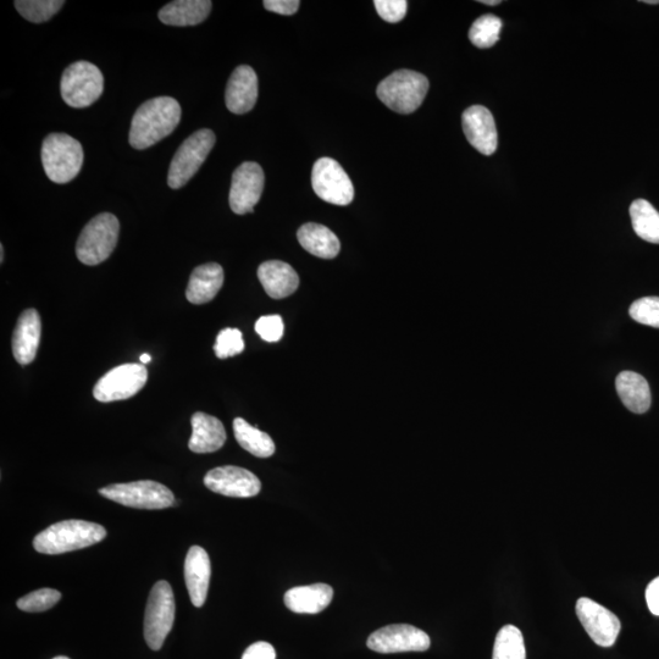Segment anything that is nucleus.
I'll list each match as a JSON object with an SVG mask.
<instances>
[{
    "label": "nucleus",
    "mask_w": 659,
    "mask_h": 659,
    "mask_svg": "<svg viewBox=\"0 0 659 659\" xmlns=\"http://www.w3.org/2000/svg\"><path fill=\"white\" fill-rule=\"evenodd\" d=\"M181 121V105L175 98L157 97L143 103L132 119L130 145L143 151L170 136Z\"/></svg>",
    "instance_id": "nucleus-1"
},
{
    "label": "nucleus",
    "mask_w": 659,
    "mask_h": 659,
    "mask_svg": "<svg viewBox=\"0 0 659 659\" xmlns=\"http://www.w3.org/2000/svg\"><path fill=\"white\" fill-rule=\"evenodd\" d=\"M105 536L107 530L102 525L86 520H64L38 534L33 547L43 555H62L99 544Z\"/></svg>",
    "instance_id": "nucleus-2"
},
{
    "label": "nucleus",
    "mask_w": 659,
    "mask_h": 659,
    "mask_svg": "<svg viewBox=\"0 0 659 659\" xmlns=\"http://www.w3.org/2000/svg\"><path fill=\"white\" fill-rule=\"evenodd\" d=\"M83 159L81 143L66 134L49 135L42 145V164L54 184H68L79 175Z\"/></svg>",
    "instance_id": "nucleus-3"
},
{
    "label": "nucleus",
    "mask_w": 659,
    "mask_h": 659,
    "mask_svg": "<svg viewBox=\"0 0 659 659\" xmlns=\"http://www.w3.org/2000/svg\"><path fill=\"white\" fill-rule=\"evenodd\" d=\"M429 80L411 70H400L380 82L376 94L382 103L398 114H412L423 104Z\"/></svg>",
    "instance_id": "nucleus-4"
},
{
    "label": "nucleus",
    "mask_w": 659,
    "mask_h": 659,
    "mask_svg": "<svg viewBox=\"0 0 659 659\" xmlns=\"http://www.w3.org/2000/svg\"><path fill=\"white\" fill-rule=\"evenodd\" d=\"M120 224L110 213H102L93 218L81 232L76 245V256L85 265L101 264L112 256L118 245Z\"/></svg>",
    "instance_id": "nucleus-5"
},
{
    "label": "nucleus",
    "mask_w": 659,
    "mask_h": 659,
    "mask_svg": "<svg viewBox=\"0 0 659 659\" xmlns=\"http://www.w3.org/2000/svg\"><path fill=\"white\" fill-rule=\"evenodd\" d=\"M99 494L125 507L136 509H165L175 505V497L168 487L152 480L114 484L103 487Z\"/></svg>",
    "instance_id": "nucleus-6"
},
{
    "label": "nucleus",
    "mask_w": 659,
    "mask_h": 659,
    "mask_svg": "<svg viewBox=\"0 0 659 659\" xmlns=\"http://www.w3.org/2000/svg\"><path fill=\"white\" fill-rule=\"evenodd\" d=\"M175 597L168 581H158L149 594L145 616V639L149 649L159 651L173 629Z\"/></svg>",
    "instance_id": "nucleus-7"
},
{
    "label": "nucleus",
    "mask_w": 659,
    "mask_h": 659,
    "mask_svg": "<svg viewBox=\"0 0 659 659\" xmlns=\"http://www.w3.org/2000/svg\"><path fill=\"white\" fill-rule=\"evenodd\" d=\"M60 91L64 102L76 109L90 107L101 98L104 77L96 65L88 62L71 64L64 71Z\"/></svg>",
    "instance_id": "nucleus-8"
},
{
    "label": "nucleus",
    "mask_w": 659,
    "mask_h": 659,
    "mask_svg": "<svg viewBox=\"0 0 659 659\" xmlns=\"http://www.w3.org/2000/svg\"><path fill=\"white\" fill-rule=\"evenodd\" d=\"M213 131L204 129L185 140L170 164L168 185L173 190L184 187L196 175L215 145Z\"/></svg>",
    "instance_id": "nucleus-9"
},
{
    "label": "nucleus",
    "mask_w": 659,
    "mask_h": 659,
    "mask_svg": "<svg viewBox=\"0 0 659 659\" xmlns=\"http://www.w3.org/2000/svg\"><path fill=\"white\" fill-rule=\"evenodd\" d=\"M147 380L148 370L145 365H119L97 382L93 396L103 403L129 400L145 387Z\"/></svg>",
    "instance_id": "nucleus-10"
},
{
    "label": "nucleus",
    "mask_w": 659,
    "mask_h": 659,
    "mask_svg": "<svg viewBox=\"0 0 659 659\" xmlns=\"http://www.w3.org/2000/svg\"><path fill=\"white\" fill-rule=\"evenodd\" d=\"M312 186L319 198L335 206H348L354 198L350 177L334 159L321 158L314 164Z\"/></svg>",
    "instance_id": "nucleus-11"
},
{
    "label": "nucleus",
    "mask_w": 659,
    "mask_h": 659,
    "mask_svg": "<svg viewBox=\"0 0 659 659\" xmlns=\"http://www.w3.org/2000/svg\"><path fill=\"white\" fill-rule=\"evenodd\" d=\"M367 645L378 653L424 652L431 641L425 631L408 624H395L370 635Z\"/></svg>",
    "instance_id": "nucleus-12"
},
{
    "label": "nucleus",
    "mask_w": 659,
    "mask_h": 659,
    "mask_svg": "<svg viewBox=\"0 0 659 659\" xmlns=\"http://www.w3.org/2000/svg\"><path fill=\"white\" fill-rule=\"evenodd\" d=\"M265 176L262 166L246 162L238 166L232 175L230 207L237 215L254 212L263 195Z\"/></svg>",
    "instance_id": "nucleus-13"
},
{
    "label": "nucleus",
    "mask_w": 659,
    "mask_h": 659,
    "mask_svg": "<svg viewBox=\"0 0 659 659\" xmlns=\"http://www.w3.org/2000/svg\"><path fill=\"white\" fill-rule=\"evenodd\" d=\"M575 609L581 625L596 645L611 647L616 644L622 628L616 614L587 597L579 598Z\"/></svg>",
    "instance_id": "nucleus-14"
},
{
    "label": "nucleus",
    "mask_w": 659,
    "mask_h": 659,
    "mask_svg": "<svg viewBox=\"0 0 659 659\" xmlns=\"http://www.w3.org/2000/svg\"><path fill=\"white\" fill-rule=\"evenodd\" d=\"M204 485L215 494L236 498L254 497L262 490V483L256 475L234 465L210 470L204 476Z\"/></svg>",
    "instance_id": "nucleus-15"
},
{
    "label": "nucleus",
    "mask_w": 659,
    "mask_h": 659,
    "mask_svg": "<svg viewBox=\"0 0 659 659\" xmlns=\"http://www.w3.org/2000/svg\"><path fill=\"white\" fill-rule=\"evenodd\" d=\"M462 121L465 137L476 151L484 155L496 152L498 135L494 116L489 109L474 105L465 110Z\"/></svg>",
    "instance_id": "nucleus-16"
},
{
    "label": "nucleus",
    "mask_w": 659,
    "mask_h": 659,
    "mask_svg": "<svg viewBox=\"0 0 659 659\" xmlns=\"http://www.w3.org/2000/svg\"><path fill=\"white\" fill-rule=\"evenodd\" d=\"M258 99V77L251 66L241 65L232 73L227 82L225 102L227 109L234 114L251 112Z\"/></svg>",
    "instance_id": "nucleus-17"
},
{
    "label": "nucleus",
    "mask_w": 659,
    "mask_h": 659,
    "mask_svg": "<svg viewBox=\"0 0 659 659\" xmlns=\"http://www.w3.org/2000/svg\"><path fill=\"white\" fill-rule=\"evenodd\" d=\"M42 335V320L36 309L20 315L13 334V354L16 362L29 365L35 361Z\"/></svg>",
    "instance_id": "nucleus-18"
},
{
    "label": "nucleus",
    "mask_w": 659,
    "mask_h": 659,
    "mask_svg": "<svg viewBox=\"0 0 659 659\" xmlns=\"http://www.w3.org/2000/svg\"><path fill=\"white\" fill-rule=\"evenodd\" d=\"M212 566L201 546H192L185 559V581L192 605L201 608L207 601Z\"/></svg>",
    "instance_id": "nucleus-19"
},
{
    "label": "nucleus",
    "mask_w": 659,
    "mask_h": 659,
    "mask_svg": "<svg viewBox=\"0 0 659 659\" xmlns=\"http://www.w3.org/2000/svg\"><path fill=\"white\" fill-rule=\"evenodd\" d=\"M258 278L267 295L274 299L293 295L299 286V276L296 270L281 260H269L260 265Z\"/></svg>",
    "instance_id": "nucleus-20"
},
{
    "label": "nucleus",
    "mask_w": 659,
    "mask_h": 659,
    "mask_svg": "<svg viewBox=\"0 0 659 659\" xmlns=\"http://www.w3.org/2000/svg\"><path fill=\"white\" fill-rule=\"evenodd\" d=\"M192 436L188 448L195 453H213L223 448L226 430L219 419L206 413L193 414L191 419Z\"/></svg>",
    "instance_id": "nucleus-21"
},
{
    "label": "nucleus",
    "mask_w": 659,
    "mask_h": 659,
    "mask_svg": "<svg viewBox=\"0 0 659 659\" xmlns=\"http://www.w3.org/2000/svg\"><path fill=\"white\" fill-rule=\"evenodd\" d=\"M334 590L328 584L293 587L286 592L285 605L293 613L318 614L330 606Z\"/></svg>",
    "instance_id": "nucleus-22"
},
{
    "label": "nucleus",
    "mask_w": 659,
    "mask_h": 659,
    "mask_svg": "<svg viewBox=\"0 0 659 659\" xmlns=\"http://www.w3.org/2000/svg\"><path fill=\"white\" fill-rule=\"evenodd\" d=\"M224 285V270L217 263L201 265L193 270L186 290L188 302L206 304L217 297Z\"/></svg>",
    "instance_id": "nucleus-23"
},
{
    "label": "nucleus",
    "mask_w": 659,
    "mask_h": 659,
    "mask_svg": "<svg viewBox=\"0 0 659 659\" xmlns=\"http://www.w3.org/2000/svg\"><path fill=\"white\" fill-rule=\"evenodd\" d=\"M212 8L213 3L209 0H176L166 4L158 16L165 25L196 26L208 18Z\"/></svg>",
    "instance_id": "nucleus-24"
},
{
    "label": "nucleus",
    "mask_w": 659,
    "mask_h": 659,
    "mask_svg": "<svg viewBox=\"0 0 659 659\" xmlns=\"http://www.w3.org/2000/svg\"><path fill=\"white\" fill-rule=\"evenodd\" d=\"M617 392L625 407L635 414H644L651 407V390L644 376L623 371L617 376Z\"/></svg>",
    "instance_id": "nucleus-25"
},
{
    "label": "nucleus",
    "mask_w": 659,
    "mask_h": 659,
    "mask_svg": "<svg viewBox=\"0 0 659 659\" xmlns=\"http://www.w3.org/2000/svg\"><path fill=\"white\" fill-rule=\"evenodd\" d=\"M301 246L313 256L334 259L339 256L341 243L328 227L320 224H304L297 232Z\"/></svg>",
    "instance_id": "nucleus-26"
},
{
    "label": "nucleus",
    "mask_w": 659,
    "mask_h": 659,
    "mask_svg": "<svg viewBox=\"0 0 659 659\" xmlns=\"http://www.w3.org/2000/svg\"><path fill=\"white\" fill-rule=\"evenodd\" d=\"M234 433L238 445L253 456L269 458L275 453L273 439L267 433L249 425L245 419L236 418L234 420Z\"/></svg>",
    "instance_id": "nucleus-27"
},
{
    "label": "nucleus",
    "mask_w": 659,
    "mask_h": 659,
    "mask_svg": "<svg viewBox=\"0 0 659 659\" xmlns=\"http://www.w3.org/2000/svg\"><path fill=\"white\" fill-rule=\"evenodd\" d=\"M631 223L642 240L659 245V213L650 202L636 199L630 207Z\"/></svg>",
    "instance_id": "nucleus-28"
},
{
    "label": "nucleus",
    "mask_w": 659,
    "mask_h": 659,
    "mask_svg": "<svg viewBox=\"0 0 659 659\" xmlns=\"http://www.w3.org/2000/svg\"><path fill=\"white\" fill-rule=\"evenodd\" d=\"M492 659H526L522 631L514 625H505L498 631Z\"/></svg>",
    "instance_id": "nucleus-29"
},
{
    "label": "nucleus",
    "mask_w": 659,
    "mask_h": 659,
    "mask_svg": "<svg viewBox=\"0 0 659 659\" xmlns=\"http://www.w3.org/2000/svg\"><path fill=\"white\" fill-rule=\"evenodd\" d=\"M502 21L497 16L487 14L476 20L469 31V40L475 47L485 49L495 46L500 40Z\"/></svg>",
    "instance_id": "nucleus-30"
},
{
    "label": "nucleus",
    "mask_w": 659,
    "mask_h": 659,
    "mask_svg": "<svg viewBox=\"0 0 659 659\" xmlns=\"http://www.w3.org/2000/svg\"><path fill=\"white\" fill-rule=\"evenodd\" d=\"M65 5L63 0H16L15 8L22 18L41 24L51 20Z\"/></svg>",
    "instance_id": "nucleus-31"
},
{
    "label": "nucleus",
    "mask_w": 659,
    "mask_h": 659,
    "mask_svg": "<svg viewBox=\"0 0 659 659\" xmlns=\"http://www.w3.org/2000/svg\"><path fill=\"white\" fill-rule=\"evenodd\" d=\"M60 598H62V594L58 590L46 587V589L33 591L31 594L21 597L16 605L21 611L27 613H41L57 605Z\"/></svg>",
    "instance_id": "nucleus-32"
},
{
    "label": "nucleus",
    "mask_w": 659,
    "mask_h": 659,
    "mask_svg": "<svg viewBox=\"0 0 659 659\" xmlns=\"http://www.w3.org/2000/svg\"><path fill=\"white\" fill-rule=\"evenodd\" d=\"M630 317L642 325L659 329V297H645L631 304Z\"/></svg>",
    "instance_id": "nucleus-33"
},
{
    "label": "nucleus",
    "mask_w": 659,
    "mask_h": 659,
    "mask_svg": "<svg viewBox=\"0 0 659 659\" xmlns=\"http://www.w3.org/2000/svg\"><path fill=\"white\" fill-rule=\"evenodd\" d=\"M245 351V341L242 332L237 329H224L220 331L215 342L214 352L220 359L235 357Z\"/></svg>",
    "instance_id": "nucleus-34"
},
{
    "label": "nucleus",
    "mask_w": 659,
    "mask_h": 659,
    "mask_svg": "<svg viewBox=\"0 0 659 659\" xmlns=\"http://www.w3.org/2000/svg\"><path fill=\"white\" fill-rule=\"evenodd\" d=\"M284 321L280 315H267L258 319L256 323L257 334L267 342H278L284 336Z\"/></svg>",
    "instance_id": "nucleus-35"
},
{
    "label": "nucleus",
    "mask_w": 659,
    "mask_h": 659,
    "mask_svg": "<svg viewBox=\"0 0 659 659\" xmlns=\"http://www.w3.org/2000/svg\"><path fill=\"white\" fill-rule=\"evenodd\" d=\"M374 5L380 18L390 22V24H397V22L402 21L408 9L406 0H376Z\"/></svg>",
    "instance_id": "nucleus-36"
},
{
    "label": "nucleus",
    "mask_w": 659,
    "mask_h": 659,
    "mask_svg": "<svg viewBox=\"0 0 659 659\" xmlns=\"http://www.w3.org/2000/svg\"><path fill=\"white\" fill-rule=\"evenodd\" d=\"M242 659H276V652L269 642L259 641L248 647Z\"/></svg>",
    "instance_id": "nucleus-37"
},
{
    "label": "nucleus",
    "mask_w": 659,
    "mask_h": 659,
    "mask_svg": "<svg viewBox=\"0 0 659 659\" xmlns=\"http://www.w3.org/2000/svg\"><path fill=\"white\" fill-rule=\"evenodd\" d=\"M264 8L280 15H293L297 13L301 3L298 0H265Z\"/></svg>",
    "instance_id": "nucleus-38"
},
{
    "label": "nucleus",
    "mask_w": 659,
    "mask_h": 659,
    "mask_svg": "<svg viewBox=\"0 0 659 659\" xmlns=\"http://www.w3.org/2000/svg\"><path fill=\"white\" fill-rule=\"evenodd\" d=\"M646 602L652 614L659 617V577L652 580L646 589Z\"/></svg>",
    "instance_id": "nucleus-39"
},
{
    "label": "nucleus",
    "mask_w": 659,
    "mask_h": 659,
    "mask_svg": "<svg viewBox=\"0 0 659 659\" xmlns=\"http://www.w3.org/2000/svg\"><path fill=\"white\" fill-rule=\"evenodd\" d=\"M481 4L490 5V7H495V5H500V0H481Z\"/></svg>",
    "instance_id": "nucleus-40"
},
{
    "label": "nucleus",
    "mask_w": 659,
    "mask_h": 659,
    "mask_svg": "<svg viewBox=\"0 0 659 659\" xmlns=\"http://www.w3.org/2000/svg\"><path fill=\"white\" fill-rule=\"evenodd\" d=\"M140 359H141V363H142L143 365H146V364H149V363L152 362V357L149 356L148 353L142 354V356H141Z\"/></svg>",
    "instance_id": "nucleus-41"
},
{
    "label": "nucleus",
    "mask_w": 659,
    "mask_h": 659,
    "mask_svg": "<svg viewBox=\"0 0 659 659\" xmlns=\"http://www.w3.org/2000/svg\"><path fill=\"white\" fill-rule=\"evenodd\" d=\"M0 263H4V247L0 246Z\"/></svg>",
    "instance_id": "nucleus-42"
},
{
    "label": "nucleus",
    "mask_w": 659,
    "mask_h": 659,
    "mask_svg": "<svg viewBox=\"0 0 659 659\" xmlns=\"http://www.w3.org/2000/svg\"><path fill=\"white\" fill-rule=\"evenodd\" d=\"M645 4H659V0H645Z\"/></svg>",
    "instance_id": "nucleus-43"
},
{
    "label": "nucleus",
    "mask_w": 659,
    "mask_h": 659,
    "mask_svg": "<svg viewBox=\"0 0 659 659\" xmlns=\"http://www.w3.org/2000/svg\"><path fill=\"white\" fill-rule=\"evenodd\" d=\"M53 659H70V658H69V657H65V656H58V657H55V658H53Z\"/></svg>",
    "instance_id": "nucleus-44"
}]
</instances>
